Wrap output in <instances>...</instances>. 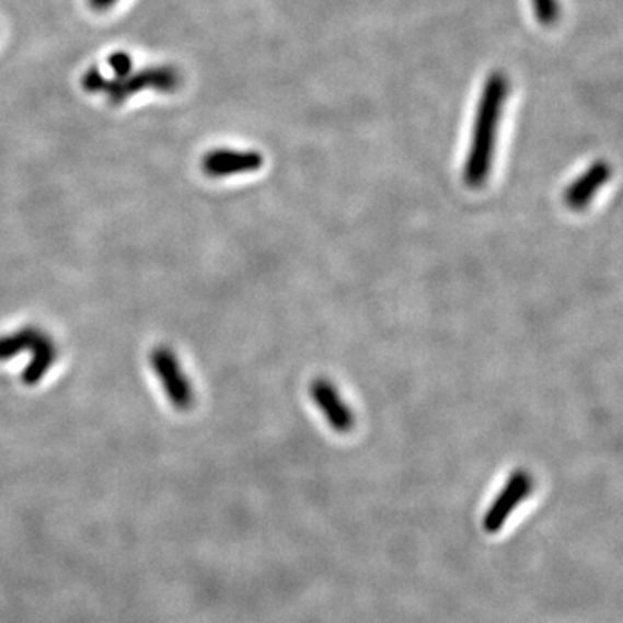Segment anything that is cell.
<instances>
[{
	"mask_svg": "<svg viewBox=\"0 0 623 623\" xmlns=\"http://www.w3.org/2000/svg\"><path fill=\"white\" fill-rule=\"evenodd\" d=\"M509 82L503 71H494L483 83L476 109L475 127L464 163V182L470 187H482L491 175L496 153L497 130L508 97Z\"/></svg>",
	"mask_w": 623,
	"mask_h": 623,
	"instance_id": "6da1fadb",
	"label": "cell"
},
{
	"mask_svg": "<svg viewBox=\"0 0 623 623\" xmlns=\"http://www.w3.org/2000/svg\"><path fill=\"white\" fill-rule=\"evenodd\" d=\"M181 85V74L172 67L145 68L122 79H106L97 68H91L82 77V88L91 94H104L112 104H122L137 92L153 89L174 92Z\"/></svg>",
	"mask_w": 623,
	"mask_h": 623,
	"instance_id": "7a4b0ae2",
	"label": "cell"
},
{
	"mask_svg": "<svg viewBox=\"0 0 623 623\" xmlns=\"http://www.w3.org/2000/svg\"><path fill=\"white\" fill-rule=\"evenodd\" d=\"M151 366L163 384L170 404L177 411H189L195 404V393L174 351L163 345L154 348L151 351Z\"/></svg>",
	"mask_w": 623,
	"mask_h": 623,
	"instance_id": "3957f363",
	"label": "cell"
},
{
	"mask_svg": "<svg viewBox=\"0 0 623 623\" xmlns=\"http://www.w3.org/2000/svg\"><path fill=\"white\" fill-rule=\"evenodd\" d=\"M533 478L529 471L517 470L509 476L499 496L492 503L483 517V530L487 533H497L503 530L504 523L511 517V512L532 494Z\"/></svg>",
	"mask_w": 623,
	"mask_h": 623,
	"instance_id": "277c9868",
	"label": "cell"
},
{
	"mask_svg": "<svg viewBox=\"0 0 623 623\" xmlns=\"http://www.w3.org/2000/svg\"><path fill=\"white\" fill-rule=\"evenodd\" d=\"M310 395L321 413L326 417L327 425L338 431L348 434L356 426V416L348 404H345L338 389L331 381L319 378L310 384Z\"/></svg>",
	"mask_w": 623,
	"mask_h": 623,
	"instance_id": "5b68a950",
	"label": "cell"
},
{
	"mask_svg": "<svg viewBox=\"0 0 623 623\" xmlns=\"http://www.w3.org/2000/svg\"><path fill=\"white\" fill-rule=\"evenodd\" d=\"M264 165V157L258 151H235V149H214L203 158V172L211 178L250 174Z\"/></svg>",
	"mask_w": 623,
	"mask_h": 623,
	"instance_id": "8992f818",
	"label": "cell"
},
{
	"mask_svg": "<svg viewBox=\"0 0 623 623\" xmlns=\"http://www.w3.org/2000/svg\"><path fill=\"white\" fill-rule=\"evenodd\" d=\"M610 177L611 166L608 165L607 161H595L582 175H578L570 186L566 187L565 193H563V201L572 210H586L589 203L598 195V191L607 184Z\"/></svg>",
	"mask_w": 623,
	"mask_h": 623,
	"instance_id": "52a82bcc",
	"label": "cell"
},
{
	"mask_svg": "<svg viewBox=\"0 0 623 623\" xmlns=\"http://www.w3.org/2000/svg\"><path fill=\"white\" fill-rule=\"evenodd\" d=\"M46 336L37 327H23L11 335L0 336V362L13 359L23 351H34Z\"/></svg>",
	"mask_w": 623,
	"mask_h": 623,
	"instance_id": "ba28073f",
	"label": "cell"
},
{
	"mask_svg": "<svg viewBox=\"0 0 623 623\" xmlns=\"http://www.w3.org/2000/svg\"><path fill=\"white\" fill-rule=\"evenodd\" d=\"M56 359H58V347L54 345L49 336H46L44 342L35 348L32 362L26 366L25 371L21 374V380L28 387L41 383L46 378L47 371L53 368Z\"/></svg>",
	"mask_w": 623,
	"mask_h": 623,
	"instance_id": "9c48e42d",
	"label": "cell"
},
{
	"mask_svg": "<svg viewBox=\"0 0 623 623\" xmlns=\"http://www.w3.org/2000/svg\"><path fill=\"white\" fill-rule=\"evenodd\" d=\"M532 8L537 21L544 26L556 25L557 20L562 16L559 0H532Z\"/></svg>",
	"mask_w": 623,
	"mask_h": 623,
	"instance_id": "30bf717a",
	"label": "cell"
},
{
	"mask_svg": "<svg viewBox=\"0 0 623 623\" xmlns=\"http://www.w3.org/2000/svg\"><path fill=\"white\" fill-rule=\"evenodd\" d=\"M109 67L115 70L116 79L132 73V59L127 53H115L109 56Z\"/></svg>",
	"mask_w": 623,
	"mask_h": 623,
	"instance_id": "8fae6325",
	"label": "cell"
},
{
	"mask_svg": "<svg viewBox=\"0 0 623 623\" xmlns=\"http://www.w3.org/2000/svg\"><path fill=\"white\" fill-rule=\"evenodd\" d=\"M92 8L100 9V11H104V9H109L112 5L116 4V0H91Z\"/></svg>",
	"mask_w": 623,
	"mask_h": 623,
	"instance_id": "7c38bea8",
	"label": "cell"
}]
</instances>
